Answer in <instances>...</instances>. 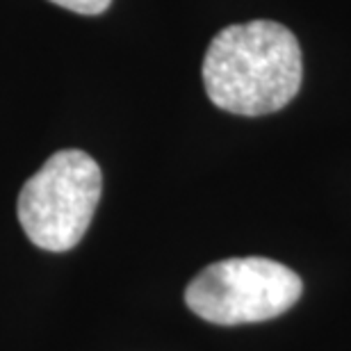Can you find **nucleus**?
Instances as JSON below:
<instances>
[{
	"label": "nucleus",
	"instance_id": "f03ea898",
	"mask_svg": "<svg viewBox=\"0 0 351 351\" xmlns=\"http://www.w3.org/2000/svg\"><path fill=\"white\" fill-rule=\"evenodd\" d=\"M103 189V173L85 151L66 149L25 182L16 213L34 247L62 254L73 249L87 233Z\"/></svg>",
	"mask_w": 351,
	"mask_h": 351
},
{
	"label": "nucleus",
	"instance_id": "7ed1b4c3",
	"mask_svg": "<svg viewBox=\"0 0 351 351\" xmlns=\"http://www.w3.org/2000/svg\"><path fill=\"white\" fill-rule=\"evenodd\" d=\"M304 283L290 267L269 258H228L206 267L185 290V304L201 319L221 326L254 324L287 313Z\"/></svg>",
	"mask_w": 351,
	"mask_h": 351
},
{
	"label": "nucleus",
	"instance_id": "20e7f679",
	"mask_svg": "<svg viewBox=\"0 0 351 351\" xmlns=\"http://www.w3.org/2000/svg\"><path fill=\"white\" fill-rule=\"evenodd\" d=\"M53 5H60L64 10H71L82 16H98L112 5V0H48Z\"/></svg>",
	"mask_w": 351,
	"mask_h": 351
},
{
	"label": "nucleus",
	"instance_id": "f257e3e1",
	"mask_svg": "<svg viewBox=\"0 0 351 351\" xmlns=\"http://www.w3.org/2000/svg\"><path fill=\"white\" fill-rule=\"evenodd\" d=\"M201 71L208 98L219 110L263 117L299 94L304 62L297 37L285 25L258 19L217 32Z\"/></svg>",
	"mask_w": 351,
	"mask_h": 351
}]
</instances>
